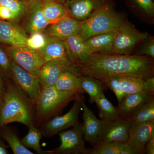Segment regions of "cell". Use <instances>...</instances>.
Instances as JSON below:
<instances>
[{"label":"cell","instance_id":"35","mask_svg":"<svg viewBox=\"0 0 154 154\" xmlns=\"http://www.w3.org/2000/svg\"><path fill=\"white\" fill-rule=\"evenodd\" d=\"M146 42L141 48L138 55H146L152 58L154 57V39L153 37H149L145 40Z\"/></svg>","mask_w":154,"mask_h":154},{"label":"cell","instance_id":"10","mask_svg":"<svg viewBox=\"0 0 154 154\" xmlns=\"http://www.w3.org/2000/svg\"><path fill=\"white\" fill-rule=\"evenodd\" d=\"M81 97L75 100L74 104L67 113L55 116L45 125L42 131L45 135L52 136L79 123V116L82 108Z\"/></svg>","mask_w":154,"mask_h":154},{"label":"cell","instance_id":"27","mask_svg":"<svg viewBox=\"0 0 154 154\" xmlns=\"http://www.w3.org/2000/svg\"><path fill=\"white\" fill-rule=\"evenodd\" d=\"M29 130L27 135L21 140L23 145L27 148L33 149L37 154H47L46 151H44L42 149L40 145L42 134L39 130L31 124L28 127Z\"/></svg>","mask_w":154,"mask_h":154},{"label":"cell","instance_id":"16","mask_svg":"<svg viewBox=\"0 0 154 154\" xmlns=\"http://www.w3.org/2000/svg\"><path fill=\"white\" fill-rule=\"evenodd\" d=\"M63 41L68 60L74 68L75 66L85 60L92 54L85 40L79 34L69 36Z\"/></svg>","mask_w":154,"mask_h":154},{"label":"cell","instance_id":"20","mask_svg":"<svg viewBox=\"0 0 154 154\" xmlns=\"http://www.w3.org/2000/svg\"><path fill=\"white\" fill-rule=\"evenodd\" d=\"M154 96V92H142L125 95L117 107L119 115L124 117L143 103L153 99Z\"/></svg>","mask_w":154,"mask_h":154},{"label":"cell","instance_id":"25","mask_svg":"<svg viewBox=\"0 0 154 154\" xmlns=\"http://www.w3.org/2000/svg\"><path fill=\"white\" fill-rule=\"evenodd\" d=\"M42 10L45 17L50 24L69 16L63 5L53 0L44 1Z\"/></svg>","mask_w":154,"mask_h":154},{"label":"cell","instance_id":"39","mask_svg":"<svg viewBox=\"0 0 154 154\" xmlns=\"http://www.w3.org/2000/svg\"><path fill=\"white\" fill-rule=\"evenodd\" d=\"M120 154H138V153L134 148L127 142Z\"/></svg>","mask_w":154,"mask_h":154},{"label":"cell","instance_id":"37","mask_svg":"<svg viewBox=\"0 0 154 154\" xmlns=\"http://www.w3.org/2000/svg\"><path fill=\"white\" fill-rule=\"evenodd\" d=\"M0 19L8 21H14V14L8 8L0 5Z\"/></svg>","mask_w":154,"mask_h":154},{"label":"cell","instance_id":"23","mask_svg":"<svg viewBox=\"0 0 154 154\" xmlns=\"http://www.w3.org/2000/svg\"><path fill=\"white\" fill-rule=\"evenodd\" d=\"M131 123H142L154 119V98L143 103L124 116Z\"/></svg>","mask_w":154,"mask_h":154},{"label":"cell","instance_id":"38","mask_svg":"<svg viewBox=\"0 0 154 154\" xmlns=\"http://www.w3.org/2000/svg\"><path fill=\"white\" fill-rule=\"evenodd\" d=\"M154 154V136L151 138L146 144L144 148V154Z\"/></svg>","mask_w":154,"mask_h":154},{"label":"cell","instance_id":"33","mask_svg":"<svg viewBox=\"0 0 154 154\" xmlns=\"http://www.w3.org/2000/svg\"><path fill=\"white\" fill-rule=\"evenodd\" d=\"M47 37L42 32L33 33L28 37L25 45L31 49L39 50L46 44Z\"/></svg>","mask_w":154,"mask_h":154},{"label":"cell","instance_id":"21","mask_svg":"<svg viewBox=\"0 0 154 154\" xmlns=\"http://www.w3.org/2000/svg\"><path fill=\"white\" fill-rule=\"evenodd\" d=\"M67 71L63 65L55 61L45 63L42 67L38 78L41 90L54 86L61 73Z\"/></svg>","mask_w":154,"mask_h":154},{"label":"cell","instance_id":"6","mask_svg":"<svg viewBox=\"0 0 154 154\" xmlns=\"http://www.w3.org/2000/svg\"><path fill=\"white\" fill-rule=\"evenodd\" d=\"M60 145L51 150L46 151L51 154H90L91 149L85 145L82 123L79 122L71 129L59 134Z\"/></svg>","mask_w":154,"mask_h":154},{"label":"cell","instance_id":"4","mask_svg":"<svg viewBox=\"0 0 154 154\" xmlns=\"http://www.w3.org/2000/svg\"><path fill=\"white\" fill-rule=\"evenodd\" d=\"M82 94L76 91H59L54 86L42 89L35 102L38 119H45L59 112L69 102L81 97Z\"/></svg>","mask_w":154,"mask_h":154},{"label":"cell","instance_id":"41","mask_svg":"<svg viewBox=\"0 0 154 154\" xmlns=\"http://www.w3.org/2000/svg\"><path fill=\"white\" fill-rule=\"evenodd\" d=\"M5 91V88L4 86V83L3 82L2 78L0 76V95L2 96Z\"/></svg>","mask_w":154,"mask_h":154},{"label":"cell","instance_id":"42","mask_svg":"<svg viewBox=\"0 0 154 154\" xmlns=\"http://www.w3.org/2000/svg\"><path fill=\"white\" fill-rule=\"evenodd\" d=\"M53 1H55V2H57L60 3V4L63 5V3L65 2L66 0H53Z\"/></svg>","mask_w":154,"mask_h":154},{"label":"cell","instance_id":"13","mask_svg":"<svg viewBox=\"0 0 154 154\" xmlns=\"http://www.w3.org/2000/svg\"><path fill=\"white\" fill-rule=\"evenodd\" d=\"M154 136V119L142 123H131L127 143L138 154H144L146 144Z\"/></svg>","mask_w":154,"mask_h":154},{"label":"cell","instance_id":"34","mask_svg":"<svg viewBox=\"0 0 154 154\" xmlns=\"http://www.w3.org/2000/svg\"><path fill=\"white\" fill-rule=\"evenodd\" d=\"M142 12L143 15L148 18H153L154 4L152 0H134Z\"/></svg>","mask_w":154,"mask_h":154},{"label":"cell","instance_id":"24","mask_svg":"<svg viewBox=\"0 0 154 154\" xmlns=\"http://www.w3.org/2000/svg\"><path fill=\"white\" fill-rule=\"evenodd\" d=\"M54 86L61 91L85 92L81 87L79 76L68 71L61 73Z\"/></svg>","mask_w":154,"mask_h":154},{"label":"cell","instance_id":"40","mask_svg":"<svg viewBox=\"0 0 154 154\" xmlns=\"http://www.w3.org/2000/svg\"><path fill=\"white\" fill-rule=\"evenodd\" d=\"M9 154L7 147L0 141V154Z\"/></svg>","mask_w":154,"mask_h":154},{"label":"cell","instance_id":"1","mask_svg":"<svg viewBox=\"0 0 154 154\" xmlns=\"http://www.w3.org/2000/svg\"><path fill=\"white\" fill-rule=\"evenodd\" d=\"M77 75L102 82L114 76H131L148 79L154 77L152 58L138 54L119 55L96 53L75 66Z\"/></svg>","mask_w":154,"mask_h":154},{"label":"cell","instance_id":"43","mask_svg":"<svg viewBox=\"0 0 154 154\" xmlns=\"http://www.w3.org/2000/svg\"><path fill=\"white\" fill-rule=\"evenodd\" d=\"M1 105H2V99H0V106H1Z\"/></svg>","mask_w":154,"mask_h":154},{"label":"cell","instance_id":"8","mask_svg":"<svg viewBox=\"0 0 154 154\" xmlns=\"http://www.w3.org/2000/svg\"><path fill=\"white\" fill-rule=\"evenodd\" d=\"M9 74L18 87L35 103L41 91L38 77L32 74L11 60Z\"/></svg>","mask_w":154,"mask_h":154},{"label":"cell","instance_id":"2","mask_svg":"<svg viewBox=\"0 0 154 154\" xmlns=\"http://www.w3.org/2000/svg\"><path fill=\"white\" fill-rule=\"evenodd\" d=\"M0 106V127L12 122H19L28 128L33 124L32 101L17 85L5 88Z\"/></svg>","mask_w":154,"mask_h":154},{"label":"cell","instance_id":"11","mask_svg":"<svg viewBox=\"0 0 154 154\" xmlns=\"http://www.w3.org/2000/svg\"><path fill=\"white\" fill-rule=\"evenodd\" d=\"M46 63L55 61L63 65L67 71L75 74V69L68 60L63 40L48 36L46 44L38 51Z\"/></svg>","mask_w":154,"mask_h":154},{"label":"cell","instance_id":"15","mask_svg":"<svg viewBox=\"0 0 154 154\" xmlns=\"http://www.w3.org/2000/svg\"><path fill=\"white\" fill-rule=\"evenodd\" d=\"M81 25V21L67 16L53 22L44 31L48 37L64 40L69 36L79 34Z\"/></svg>","mask_w":154,"mask_h":154},{"label":"cell","instance_id":"3","mask_svg":"<svg viewBox=\"0 0 154 154\" xmlns=\"http://www.w3.org/2000/svg\"><path fill=\"white\" fill-rule=\"evenodd\" d=\"M125 22L121 15L104 4L88 19L81 21L79 34L86 40L98 34L114 33Z\"/></svg>","mask_w":154,"mask_h":154},{"label":"cell","instance_id":"18","mask_svg":"<svg viewBox=\"0 0 154 154\" xmlns=\"http://www.w3.org/2000/svg\"><path fill=\"white\" fill-rule=\"evenodd\" d=\"M26 32L13 22L0 20V42L10 46L25 45Z\"/></svg>","mask_w":154,"mask_h":154},{"label":"cell","instance_id":"12","mask_svg":"<svg viewBox=\"0 0 154 154\" xmlns=\"http://www.w3.org/2000/svg\"><path fill=\"white\" fill-rule=\"evenodd\" d=\"M43 0H29L25 16V32L29 34L42 32L50 23L42 10ZM24 16V17H25Z\"/></svg>","mask_w":154,"mask_h":154},{"label":"cell","instance_id":"14","mask_svg":"<svg viewBox=\"0 0 154 154\" xmlns=\"http://www.w3.org/2000/svg\"><path fill=\"white\" fill-rule=\"evenodd\" d=\"M104 4L105 0H66L63 5L70 17L83 21Z\"/></svg>","mask_w":154,"mask_h":154},{"label":"cell","instance_id":"7","mask_svg":"<svg viewBox=\"0 0 154 154\" xmlns=\"http://www.w3.org/2000/svg\"><path fill=\"white\" fill-rule=\"evenodd\" d=\"M11 60L32 74L38 77L42 67L45 63L38 51L31 49L26 45L10 46L7 50Z\"/></svg>","mask_w":154,"mask_h":154},{"label":"cell","instance_id":"17","mask_svg":"<svg viewBox=\"0 0 154 154\" xmlns=\"http://www.w3.org/2000/svg\"><path fill=\"white\" fill-rule=\"evenodd\" d=\"M81 103L83 109L82 125L84 139L91 146H94L98 143L101 120L96 118V116L88 108L83 97H81Z\"/></svg>","mask_w":154,"mask_h":154},{"label":"cell","instance_id":"28","mask_svg":"<svg viewBox=\"0 0 154 154\" xmlns=\"http://www.w3.org/2000/svg\"><path fill=\"white\" fill-rule=\"evenodd\" d=\"M99 109V116L103 120H111L119 116L115 107L105 97L104 93L98 96L95 102Z\"/></svg>","mask_w":154,"mask_h":154},{"label":"cell","instance_id":"29","mask_svg":"<svg viewBox=\"0 0 154 154\" xmlns=\"http://www.w3.org/2000/svg\"><path fill=\"white\" fill-rule=\"evenodd\" d=\"M2 137L8 144L14 154H33V153L23 145L21 141L15 133L10 130L4 131Z\"/></svg>","mask_w":154,"mask_h":154},{"label":"cell","instance_id":"30","mask_svg":"<svg viewBox=\"0 0 154 154\" xmlns=\"http://www.w3.org/2000/svg\"><path fill=\"white\" fill-rule=\"evenodd\" d=\"M126 143L112 142L98 143L91 149L90 154H120Z\"/></svg>","mask_w":154,"mask_h":154},{"label":"cell","instance_id":"5","mask_svg":"<svg viewBox=\"0 0 154 154\" xmlns=\"http://www.w3.org/2000/svg\"><path fill=\"white\" fill-rule=\"evenodd\" d=\"M149 34L136 29L132 25L125 22L114 33L111 54H131L139 43L144 41Z\"/></svg>","mask_w":154,"mask_h":154},{"label":"cell","instance_id":"26","mask_svg":"<svg viewBox=\"0 0 154 154\" xmlns=\"http://www.w3.org/2000/svg\"><path fill=\"white\" fill-rule=\"evenodd\" d=\"M79 77L82 89L89 95L91 103H94L95 99L103 93V83L92 77L84 75Z\"/></svg>","mask_w":154,"mask_h":154},{"label":"cell","instance_id":"44","mask_svg":"<svg viewBox=\"0 0 154 154\" xmlns=\"http://www.w3.org/2000/svg\"><path fill=\"white\" fill-rule=\"evenodd\" d=\"M25 1H29V0H25Z\"/></svg>","mask_w":154,"mask_h":154},{"label":"cell","instance_id":"45","mask_svg":"<svg viewBox=\"0 0 154 154\" xmlns=\"http://www.w3.org/2000/svg\"><path fill=\"white\" fill-rule=\"evenodd\" d=\"M43 1H45V0H43Z\"/></svg>","mask_w":154,"mask_h":154},{"label":"cell","instance_id":"9","mask_svg":"<svg viewBox=\"0 0 154 154\" xmlns=\"http://www.w3.org/2000/svg\"><path fill=\"white\" fill-rule=\"evenodd\" d=\"M131 125L130 121L119 116L111 120L102 119L97 143L112 142H127Z\"/></svg>","mask_w":154,"mask_h":154},{"label":"cell","instance_id":"19","mask_svg":"<svg viewBox=\"0 0 154 154\" xmlns=\"http://www.w3.org/2000/svg\"><path fill=\"white\" fill-rule=\"evenodd\" d=\"M120 85L125 95L142 92H154V78L144 79L131 76H120Z\"/></svg>","mask_w":154,"mask_h":154},{"label":"cell","instance_id":"36","mask_svg":"<svg viewBox=\"0 0 154 154\" xmlns=\"http://www.w3.org/2000/svg\"><path fill=\"white\" fill-rule=\"evenodd\" d=\"M10 66L11 60L7 54L0 47V67L4 71L9 73Z\"/></svg>","mask_w":154,"mask_h":154},{"label":"cell","instance_id":"32","mask_svg":"<svg viewBox=\"0 0 154 154\" xmlns=\"http://www.w3.org/2000/svg\"><path fill=\"white\" fill-rule=\"evenodd\" d=\"M120 76H114L110 77L102 82L103 84L110 88L115 94L118 101V105L121 103L123 97L125 96L122 92L120 86L119 82Z\"/></svg>","mask_w":154,"mask_h":154},{"label":"cell","instance_id":"31","mask_svg":"<svg viewBox=\"0 0 154 154\" xmlns=\"http://www.w3.org/2000/svg\"><path fill=\"white\" fill-rule=\"evenodd\" d=\"M28 2L25 0H0V5L5 6L13 12L14 21L25 16L28 8Z\"/></svg>","mask_w":154,"mask_h":154},{"label":"cell","instance_id":"22","mask_svg":"<svg viewBox=\"0 0 154 154\" xmlns=\"http://www.w3.org/2000/svg\"><path fill=\"white\" fill-rule=\"evenodd\" d=\"M114 33L98 34L85 40L86 44L91 54L102 53L110 54L114 39Z\"/></svg>","mask_w":154,"mask_h":154}]
</instances>
